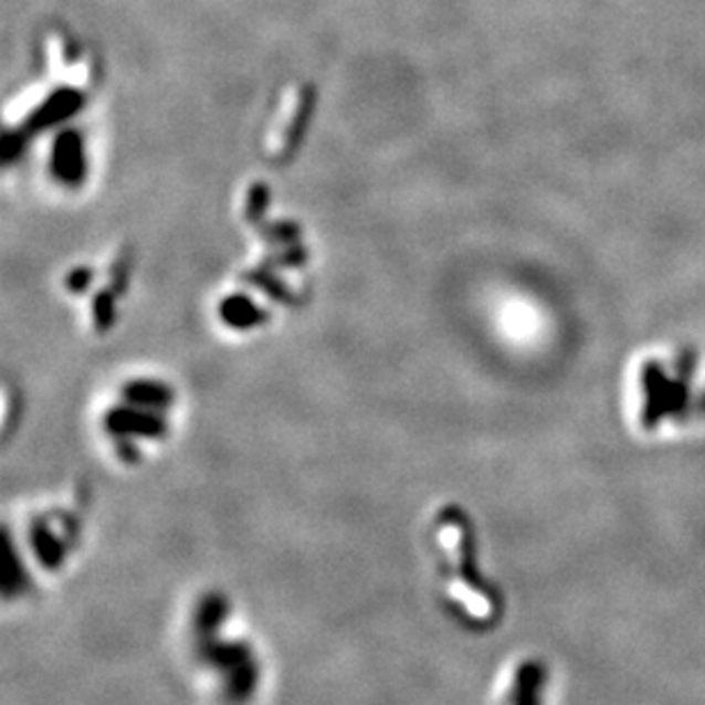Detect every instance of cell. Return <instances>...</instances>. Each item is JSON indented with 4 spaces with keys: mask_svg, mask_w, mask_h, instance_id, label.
<instances>
[{
    "mask_svg": "<svg viewBox=\"0 0 705 705\" xmlns=\"http://www.w3.org/2000/svg\"><path fill=\"white\" fill-rule=\"evenodd\" d=\"M548 681L546 666L537 660H530L518 666L514 685H512V705H541L544 687Z\"/></svg>",
    "mask_w": 705,
    "mask_h": 705,
    "instance_id": "2",
    "label": "cell"
},
{
    "mask_svg": "<svg viewBox=\"0 0 705 705\" xmlns=\"http://www.w3.org/2000/svg\"><path fill=\"white\" fill-rule=\"evenodd\" d=\"M696 370V351L685 349L676 361V375H669L657 361L642 368V411L640 422L646 432L660 428L664 420L681 418L690 411V377Z\"/></svg>",
    "mask_w": 705,
    "mask_h": 705,
    "instance_id": "1",
    "label": "cell"
}]
</instances>
